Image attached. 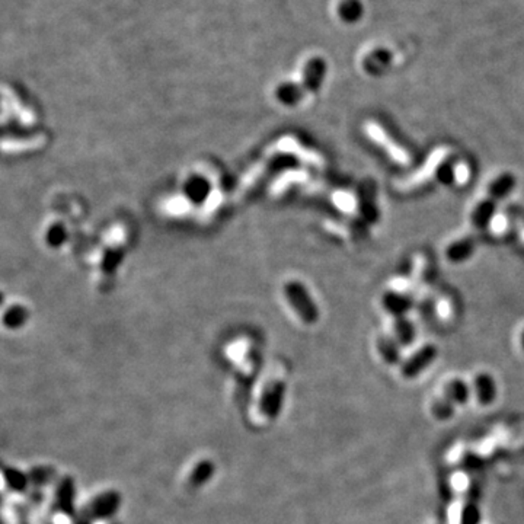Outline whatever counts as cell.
Segmentation results:
<instances>
[{
    "label": "cell",
    "mask_w": 524,
    "mask_h": 524,
    "mask_svg": "<svg viewBox=\"0 0 524 524\" xmlns=\"http://www.w3.org/2000/svg\"><path fill=\"white\" fill-rule=\"evenodd\" d=\"M53 489L47 500V516L53 524H61L63 521L73 524L74 517V498L76 485L73 477L69 475L57 476V480L51 484Z\"/></svg>",
    "instance_id": "6da1fadb"
},
{
    "label": "cell",
    "mask_w": 524,
    "mask_h": 524,
    "mask_svg": "<svg viewBox=\"0 0 524 524\" xmlns=\"http://www.w3.org/2000/svg\"><path fill=\"white\" fill-rule=\"evenodd\" d=\"M31 491L26 469L0 464V504Z\"/></svg>",
    "instance_id": "7a4b0ae2"
},
{
    "label": "cell",
    "mask_w": 524,
    "mask_h": 524,
    "mask_svg": "<svg viewBox=\"0 0 524 524\" xmlns=\"http://www.w3.org/2000/svg\"><path fill=\"white\" fill-rule=\"evenodd\" d=\"M120 496L114 491H108L102 492V494L97 496L95 498H92L85 507L81 513V517L86 518L88 521H95V520H102L111 517L120 507Z\"/></svg>",
    "instance_id": "3957f363"
},
{
    "label": "cell",
    "mask_w": 524,
    "mask_h": 524,
    "mask_svg": "<svg viewBox=\"0 0 524 524\" xmlns=\"http://www.w3.org/2000/svg\"><path fill=\"white\" fill-rule=\"evenodd\" d=\"M286 293H287V297H288V302H299L295 306V309L297 311L299 316L307 322V323H312L318 319V311L316 307L313 306V303L311 302L309 296L306 295V290L304 287L296 284V283H290L286 288Z\"/></svg>",
    "instance_id": "277c9868"
},
{
    "label": "cell",
    "mask_w": 524,
    "mask_h": 524,
    "mask_svg": "<svg viewBox=\"0 0 524 524\" xmlns=\"http://www.w3.org/2000/svg\"><path fill=\"white\" fill-rule=\"evenodd\" d=\"M436 357H437V348L434 345L423 347L420 351L415 352L408 361L404 363L402 376L407 379L417 377L429 364H433Z\"/></svg>",
    "instance_id": "5b68a950"
},
{
    "label": "cell",
    "mask_w": 524,
    "mask_h": 524,
    "mask_svg": "<svg viewBox=\"0 0 524 524\" xmlns=\"http://www.w3.org/2000/svg\"><path fill=\"white\" fill-rule=\"evenodd\" d=\"M29 311L25 304L10 303L0 312V327L9 332H17L25 328L29 320Z\"/></svg>",
    "instance_id": "8992f818"
},
{
    "label": "cell",
    "mask_w": 524,
    "mask_h": 524,
    "mask_svg": "<svg viewBox=\"0 0 524 524\" xmlns=\"http://www.w3.org/2000/svg\"><path fill=\"white\" fill-rule=\"evenodd\" d=\"M328 65L322 57H313L307 61L303 70V89L316 92L327 76Z\"/></svg>",
    "instance_id": "52a82bcc"
},
{
    "label": "cell",
    "mask_w": 524,
    "mask_h": 524,
    "mask_svg": "<svg viewBox=\"0 0 524 524\" xmlns=\"http://www.w3.org/2000/svg\"><path fill=\"white\" fill-rule=\"evenodd\" d=\"M284 395V384L281 382H275L267 388V391L262 395L261 399V411L264 412L267 417H275L280 411L281 402Z\"/></svg>",
    "instance_id": "ba28073f"
},
{
    "label": "cell",
    "mask_w": 524,
    "mask_h": 524,
    "mask_svg": "<svg viewBox=\"0 0 524 524\" xmlns=\"http://www.w3.org/2000/svg\"><path fill=\"white\" fill-rule=\"evenodd\" d=\"M392 60H393V56L389 50L377 49L366 56L363 61V67L368 74L380 76L389 69V66L392 65Z\"/></svg>",
    "instance_id": "9c48e42d"
},
{
    "label": "cell",
    "mask_w": 524,
    "mask_h": 524,
    "mask_svg": "<svg viewBox=\"0 0 524 524\" xmlns=\"http://www.w3.org/2000/svg\"><path fill=\"white\" fill-rule=\"evenodd\" d=\"M31 489L42 491L47 486H50L57 480V472L54 468L47 465H35L33 468L26 469Z\"/></svg>",
    "instance_id": "30bf717a"
},
{
    "label": "cell",
    "mask_w": 524,
    "mask_h": 524,
    "mask_svg": "<svg viewBox=\"0 0 524 524\" xmlns=\"http://www.w3.org/2000/svg\"><path fill=\"white\" fill-rule=\"evenodd\" d=\"M473 389H475L477 400H480L482 405H489L494 402V399L497 396V386H496L494 379H492L489 375L486 373L477 375L473 382Z\"/></svg>",
    "instance_id": "8fae6325"
},
{
    "label": "cell",
    "mask_w": 524,
    "mask_h": 524,
    "mask_svg": "<svg viewBox=\"0 0 524 524\" xmlns=\"http://www.w3.org/2000/svg\"><path fill=\"white\" fill-rule=\"evenodd\" d=\"M368 133H370V136L376 138V142H379L383 147H386V149H388V153H389V155H391L395 161H398V162H400V163H407V162L409 161V156L407 155V152H405L402 147H399L398 145L389 142L391 138L386 136V133H383V131L380 130V127H377V126H370Z\"/></svg>",
    "instance_id": "7c38bea8"
},
{
    "label": "cell",
    "mask_w": 524,
    "mask_h": 524,
    "mask_svg": "<svg viewBox=\"0 0 524 524\" xmlns=\"http://www.w3.org/2000/svg\"><path fill=\"white\" fill-rule=\"evenodd\" d=\"M338 17L345 24H357L364 17V5L361 0H341L338 5Z\"/></svg>",
    "instance_id": "4fadbf2b"
},
{
    "label": "cell",
    "mask_w": 524,
    "mask_h": 524,
    "mask_svg": "<svg viewBox=\"0 0 524 524\" xmlns=\"http://www.w3.org/2000/svg\"><path fill=\"white\" fill-rule=\"evenodd\" d=\"M469 393H470V391L468 388V384L460 379L450 380L449 383H447V386L444 388V396L449 399L453 405L466 404L468 399H469Z\"/></svg>",
    "instance_id": "5bb4252c"
},
{
    "label": "cell",
    "mask_w": 524,
    "mask_h": 524,
    "mask_svg": "<svg viewBox=\"0 0 524 524\" xmlns=\"http://www.w3.org/2000/svg\"><path fill=\"white\" fill-rule=\"evenodd\" d=\"M514 185H516L514 177L511 174H504L489 185L488 194L491 195V198H496V199L504 198L505 195H508L514 190Z\"/></svg>",
    "instance_id": "9a60e30c"
},
{
    "label": "cell",
    "mask_w": 524,
    "mask_h": 524,
    "mask_svg": "<svg viewBox=\"0 0 524 524\" xmlns=\"http://www.w3.org/2000/svg\"><path fill=\"white\" fill-rule=\"evenodd\" d=\"M475 249V243L472 239H461L450 245V248L447 249V258L452 262H461L468 259Z\"/></svg>",
    "instance_id": "2e32d148"
},
{
    "label": "cell",
    "mask_w": 524,
    "mask_h": 524,
    "mask_svg": "<svg viewBox=\"0 0 524 524\" xmlns=\"http://www.w3.org/2000/svg\"><path fill=\"white\" fill-rule=\"evenodd\" d=\"M496 213V204L492 199H486V202H482L480 206H477L473 211L472 220L476 227H485L492 222V218H494Z\"/></svg>",
    "instance_id": "e0dca14e"
},
{
    "label": "cell",
    "mask_w": 524,
    "mask_h": 524,
    "mask_svg": "<svg viewBox=\"0 0 524 524\" xmlns=\"http://www.w3.org/2000/svg\"><path fill=\"white\" fill-rule=\"evenodd\" d=\"M303 90L304 89L302 86L293 82H287L277 88V98L284 104H295L302 98Z\"/></svg>",
    "instance_id": "ac0fdd59"
},
{
    "label": "cell",
    "mask_w": 524,
    "mask_h": 524,
    "mask_svg": "<svg viewBox=\"0 0 524 524\" xmlns=\"http://www.w3.org/2000/svg\"><path fill=\"white\" fill-rule=\"evenodd\" d=\"M377 348H379V352L382 354V357L384 359V361H386V363L396 364L399 361L398 345L393 340H391V338H388V336L380 338V341L377 343Z\"/></svg>",
    "instance_id": "d6986e66"
},
{
    "label": "cell",
    "mask_w": 524,
    "mask_h": 524,
    "mask_svg": "<svg viewBox=\"0 0 524 524\" xmlns=\"http://www.w3.org/2000/svg\"><path fill=\"white\" fill-rule=\"evenodd\" d=\"M395 335H396V341L404 344V345H408L412 343L414 340V328L411 325V322H408L407 319L400 318L395 322Z\"/></svg>",
    "instance_id": "ffe728a7"
},
{
    "label": "cell",
    "mask_w": 524,
    "mask_h": 524,
    "mask_svg": "<svg viewBox=\"0 0 524 524\" xmlns=\"http://www.w3.org/2000/svg\"><path fill=\"white\" fill-rule=\"evenodd\" d=\"M431 412H433L434 417L439 420H447L453 415L455 405L445 396H443L434 400L433 405H431Z\"/></svg>",
    "instance_id": "44dd1931"
},
{
    "label": "cell",
    "mask_w": 524,
    "mask_h": 524,
    "mask_svg": "<svg viewBox=\"0 0 524 524\" xmlns=\"http://www.w3.org/2000/svg\"><path fill=\"white\" fill-rule=\"evenodd\" d=\"M383 306L395 315H402L409 307V303L402 296L393 295L392 293V295H388L383 299Z\"/></svg>",
    "instance_id": "7402d4cb"
},
{
    "label": "cell",
    "mask_w": 524,
    "mask_h": 524,
    "mask_svg": "<svg viewBox=\"0 0 524 524\" xmlns=\"http://www.w3.org/2000/svg\"><path fill=\"white\" fill-rule=\"evenodd\" d=\"M211 473H213V465L210 464V461H203V464H199L193 472L191 482L194 485H202L208 480Z\"/></svg>",
    "instance_id": "603a6c76"
},
{
    "label": "cell",
    "mask_w": 524,
    "mask_h": 524,
    "mask_svg": "<svg viewBox=\"0 0 524 524\" xmlns=\"http://www.w3.org/2000/svg\"><path fill=\"white\" fill-rule=\"evenodd\" d=\"M65 229L61 227L60 224L57 226H53L50 227L47 232H45V243L50 245V246H60V243L63 242L65 239Z\"/></svg>",
    "instance_id": "cb8c5ba5"
},
{
    "label": "cell",
    "mask_w": 524,
    "mask_h": 524,
    "mask_svg": "<svg viewBox=\"0 0 524 524\" xmlns=\"http://www.w3.org/2000/svg\"><path fill=\"white\" fill-rule=\"evenodd\" d=\"M477 520H480V511L476 508H465L464 514H461V524H475Z\"/></svg>",
    "instance_id": "d4e9b609"
},
{
    "label": "cell",
    "mask_w": 524,
    "mask_h": 524,
    "mask_svg": "<svg viewBox=\"0 0 524 524\" xmlns=\"http://www.w3.org/2000/svg\"><path fill=\"white\" fill-rule=\"evenodd\" d=\"M3 302H5V296H3V293L0 291V307L3 306Z\"/></svg>",
    "instance_id": "484cf974"
},
{
    "label": "cell",
    "mask_w": 524,
    "mask_h": 524,
    "mask_svg": "<svg viewBox=\"0 0 524 524\" xmlns=\"http://www.w3.org/2000/svg\"><path fill=\"white\" fill-rule=\"evenodd\" d=\"M520 341H521V347H523V351H524V331L521 332V338H520Z\"/></svg>",
    "instance_id": "4316f807"
},
{
    "label": "cell",
    "mask_w": 524,
    "mask_h": 524,
    "mask_svg": "<svg viewBox=\"0 0 524 524\" xmlns=\"http://www.w3.org/2000/svg\"><path fill=\"white\" fill-rule=\"evenodd\" d=\"M15 524H33V521H31V520H26V521H21V523H15Z\"/></svg>",
    "instance_id": "83f0119b"
},
{
    "label": "cell",
    "mask_w": 524,
    "mask_h": 524,
    "mask_svg": "<svg viewBox=\"0 0 524 524\" xmlns=\"http://www.w3.org/2000/svg\"><path fill=\"white\" fill-rule=\"evenodd\" d=\"M0 524H6L5 520H3V517H2V514H0Z\"/></svg>",
    "instance_id": "f1b7e54d"
}]
</instances>
